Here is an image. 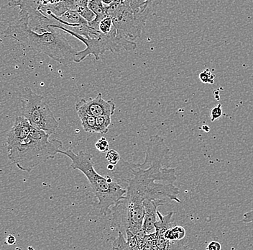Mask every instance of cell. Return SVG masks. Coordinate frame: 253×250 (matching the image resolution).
I'll use <instances>...</instances> for the list:
<instances>
[{"label": "cell", "instance_id": "6da1fadb", "mask_svg": "<svg viewBox=\"0 0 253 250\" xmlns=\"http://www.w3.org/2000/svg\"><path fill=\"white\" fill-rule=\"evenodd\" d=\"M170 158L164 139L153 135L147 142L142 164L120 159L112 172L114 180L126 189L125 202L141 208L146 200L181 203L179 189L175 186L176 170L170 167Z\"/></svg>", "mask_w": 253, "mask_h": 250}, {"label": "cell", "instance_id": "7a4b0ae2", "mask_svg": "<svg viewBox=\"0 0 253 250\" xmlns=\"http://www.w3.org/2000/svg\"><path fill=\"white\" fill-rule=\"evenodd\" d=\"M65 33L56 28L44 32H36L25 20L19 18L4 30L3 35L20 43L23 48L44 53L59 64L66 66L75 61L77 51L68 42Z\"/></svg>", "mask_w": 253, "mask_h": 250}, {"label": "cell", "instance_id": "3957f363", "mask_svg": "<svg viewBox=\"0 0 253 250\" xmlns=\"http://www.w3.org/2000/svg\"><path fill=\"white\" fill-rule=\"evenodd\" d=\"M59 153L71 159V168L80 171L86 176L92 192L98 199L97 208L101 214L107 216L111 208L124 199L126 189L110 176L103 177L96 172L91 153L83 151L76 153L70 150H61Z\"/></svg>", "mask_w": 253, "mask_h": 250}, {"label": "cell", "instance_id": "277c9868", "mask_svg": "<svg viewBox=\"0 0 253 250\" xmlns=\"http://www.w3.org/2000/svg\"><path fill=\"white\" fill-rule=\"evenodd\" d=\"M50 137L45 131L33 127L27 139L7 151L8 158L20 170L29 173L62 150V142L50 140Z\"/></svg>", "mask_w": 253, "mask_h": 250}, {"label": "cell", "instance_id": "5b68a950", "mask_svg": "<svg viewBox=\"0 0 253 250\" xmlns=\"http://www.w3.org/2000/svg\"><path fill=\"white\" fill-rule=\"evenodd\" d=\"M52 28H56L61 30L63 32L69 33L76 39L82 41L86 46L84 50L77 52L74 62L80 63L83 61L86 57L93 55L96 61L100 60L101 55L105 52L111 51L114 53L121 52L123 50L132 51L137 48V44L134 41L128 40L126 38L119 36L116 28H114L110 33L107 34L99 32L94 36L85 38L66 29L60 24L50 25Z\"/></svg>", "mask_w": 253, "mask_h": 250}, {"label": "cell", "instance_id": "8992f818", "mask_svg": "<svg viewBox=\"0 0 253 250\" xmlns=\"http://www.w3.org/2000/svg\"><path fill=\"white\" fill-rule=\"evenodd\" d=\"M20 100L22 115L33 128L45 131L50 135L55 134L59 123L43 96L36 94L29 88H25L20 92Z\"/></svg>", "mask_w": 253, "mask_h": 250}, {"label": "cell", "instance_id": "52a82bcc", "mask_svg": "<svg viewBox=\"0 0 253 250\" xmlns=\"http://www.w3.org/2000/svg\"><path fill=\"white\" fill-rule=\"evenodd\" d=\"M107 14L112 17L119 36L132 41L140 37L144 25L137 21L127 0H114L108 4Z\"/></svg>", "mask_w": 253, "mask_h": 250}, {"label": "cell", "instance_id": "ba28073f", "mask_svg": "<svg viewBox=\"0 0 253 250\" xmlns=\"http://www.w3.org/2000/svg\"><path fill=\"white\" fill-rule=\"evenodd\" d=\"M77 112H84L94 117L112 116L115 113L116 105L112 100H106L99 93L94 98L82 99L76 104Z\"/></svg>", "mask_w": 253, "mask_h": 250}, {"label": "cell", "instance_id": "9c48e42d", "mask_svg": "<svg viewBox=\"0 0 253 250\" xmlns=\"http://www.w3.org/2000/svg\"><path fill=\"white\" fill-rule=\"evenodd\" d=\"M33 126L30 122L21 115L16 118L12 129L9 131L7 137V151L12 150L15 146L23 142L29 136Z\"/></svg>", "mask_w": 253, "mask_h": 250}, {"label": "cell", "instance_id": "30bf717a", "mask_svg": "<svg viewBox=\"0 0 253 250\" xmlns=\"http://www.w3.org/2000/svg\"><path fill=\"white\" fill-rule=\"evenodd\" d=\"M165 204L164 202L156 200H146L143 202L145 215L142 230L145 235H149L156 232L155 224L157 221L158 208Z\"/></svg>", "mask_w": 253, "mask_h": 250}, {"label": "cell", "instance_id": "8fae6325", "mask_svg": "<svg viewBox=\"0 0 253 250\" xmlns=\"http://www.w3.org/2000/svg\"><path fill=\"white\" fill-rule=\"evenodd\" d=\"M82 126L87 133L95 134L96 133V117L84 112H77Z\"/></svg>", "mask_w": 253, "mask_h": 250}, {"label": "cell", "instance_id": "7c38bea8", "mask_svg": "<svg viewBox=\"0 0 253 250\" xmlns=\"http://www.w3.org/2000/svg\"><path fill=\"white\" fill-rule=\"evenodd\" d=\"M185 236H186V231L182 226L169 228L164 234V237L169 241L170 240H181L184 238Z\"/></svg>", "mask_w": 253, "mask_h": 250}, {"label": "cell", "instance_id": "4fadbf2b", "mask_svg": "<svg viewBox=\"0 0 253 250\" xmlns=\"http://www.w3.org/2000/svg\"><path fill=\"white\" fill-rule=\"evenodd\" d=\"M111 123H112V116L96 117V133L101 134H107Z\"/></svg>", "mask_w": 253, "mask_h": 250}, {"label": "cell", "instance_id": "5bb4252c", "mask_svg": "<svg viewBox=\"0 0 253 250\" xmlns=\"http://www.w3.org/2000/svg\"><path fill=\"white\" fill-rule=\"evenodd\" d=\"M115 28L112 17L110 15H107L99 22V25H98V31L104 34H107Z\"/></svg>", "mask_w": 253, "mask_h": 250}, {"label": "cell", "instance_id": "9a60e30c", "mask_svg": "<svg viewBox=\"0 0 253 250\" xmlns=\"http://www.w3.org/2000/svg\"><path fill=\"white\" fill-rule=\"evenodd\" d=\"M118 234V239L112 243V248L115 250H130L124 234L120 232Z\"/></svg>", "mask_w": 253, "mask_h": 250}, {"label": "cell", "instance_id": "2e32d148", "mask_svg": "<svg viewBox=\"0 0 253 250\" xmlns=\"http://www.w3.org/2000/svg\"><path fill=\"white\" fill-rule=\"evenodd\" d=\"M76 10L79 12L81 16L83 17L88 23L92 21L95 18V15L94 12L89 9L88 5L81 6V7H77Z\"/></svg>", "mask_w": 253, "mask_h": 250}, {"label": "cell", "instance_id": "e0dca14e", "mask_svg": "<svg viewBox=\"0 0 253 250\" xmlns=\"http://www.w3.org/2000/svg\"><path fill=\"white\" fill-rule=\"evenodd\" d=\"M199 79L203 83L213 85L214 83L215 76L209 69H206L199 74Z\"/></svg>", "mask_w": 253, "mask_h": 250}, {"label": "cell", "instance_id": "ac0fdd59", "mask_svg": "<svg viewBox=\"0 0 253 250\" xmlns=\"http://www.w3.org/2000/svg\"><path fill=\"white\" fill-rule=\"evenodd\" d=\"M106 159H107V160L108 161L110 164L116 166L118 164L119 161H120V159H121V158H120V155L118 151L115 150H111L107 151V155H106Z\"/></svg>", "mask_w": 253, "mask_h": 250}, {"label": "cell", "instance_id": "d6986e66", "mask_svg": "<svg viewBox=\"0 0 253 250\" xmlns=\"http://www.w3.org/2000/svg\"><path fill=\"white\" fill-rule=\"evenodd\" d=\"M95 147L100 152L106 153L110 150V144L106 138L102 137L95 144Z\"/></svg>", "mask_w": 253, "mask_h": 250}, {"label": "cell", "instance_id": "ffe728a7", "mask_svg": "<svg viewBox=\"0 0 253 250\" xmlns=\"http://www.w3.org/2000/svg\"><path fill=\"white\" fill-rule=\"evenodd\" d=\"M88 1L89 0H72L69 2H66V7L68 9H74L76 10L77 7H81V6L88 5Z\"/></svg>", "mask_w": 253, "mask_h": 250}, {"label": "cell", "instance_id": "44dd1931", "mask_svg": "<svg viewBox=\"0 0 253 250\" xmlns=\"http://www.w3.org/2000/svg\"><path fill=\"white\" fill-rule=\"evenodd\" d=\"M222 115V108H221V104H219L215 107H213L212 109H211V121H216V119H219L220 118Z\"/></svg>", "mask_w": 253, "mask_h": 250}, {"label": "cell", "instance_id": "7402d4cb", "mask_svg": "<svg viewBox=\"0 0 253 250\" xmlns=\"http://www.w3.org/2000/svg\"><path fill=\"white\" fill-rule=\"evenodd\" d=\"M221 249V244L219 242L212 241L209 244L207 250H220Z\"/></svg>", "mask_w": 253, "mask_h": 250}, {"label": "cell", "instance_id": "603a6c76", "mask_svg": "<svg viewBox=\"0 0 253 250\" xmlns=\"http://www.w3.org/2000/svg\"><path fill=\"white\" fill-rule=\"evenodd\" d=\"M243 221L245 223H253V210L245 213Z\"/></svg>", "mask_w": 253, "mask_h": 250}, {"label": "cell", "instance_id": "cb8c5ba5", "mask_svg": "<svg viewBox=\"0 0 253 250\" xmlns=\"http://www.w3.org/2000/svg\"><path fill=\"white\" fill-rule=\"evenodd\" d=\"M5 243L8 245H14L16 243V238L15 236L9 235L6 238Z\"/></svg>", "mask_w": 253, "mask_h": 250}, {"label": "cell", "instance_id": "d4e9b609", "mask_svg": "<svg viewBox=\"0 0 253 250\" xmlns=\"http://www.w3.org/2000/svg\"><path fill=\"white\" fill-rule=\"evenodd\" d=\"M149 2L150 5L151 7L153 6L158 5V4H161L164 1V0H148Z\"/></svg>", "mask_w": 253, "mask_h": 250}, {"label": "cell", "instance_id": "484cf974", "mask_svg": "<svg viewBox=\"0 0 253 250\" xmlns=\"http://www.w3.org/2000/svg\"><path fill=\"white\" fill-rule=\"evenodd\" d=\"M115 165H113V164H110L108 166H107V170L110 171H113L114 169H115Z\"/></svg>", "mask_w": 253, "mask_h": 250}, {"label": "cell", "instance_id": "4316f807", "mask_svg": "<svg viewBox=\"0 0 253 250\" xmlns=\"http://www.w3.org/2000/svg\"><path fill=\"white\" fill-rule=\"evenodd\" d=\"M202 129H203L204 131H206V132H209V131H210V129L208 126H202Z\"/></svg>", "mask_w": 253, "mask_h": 250}]
</instances>
